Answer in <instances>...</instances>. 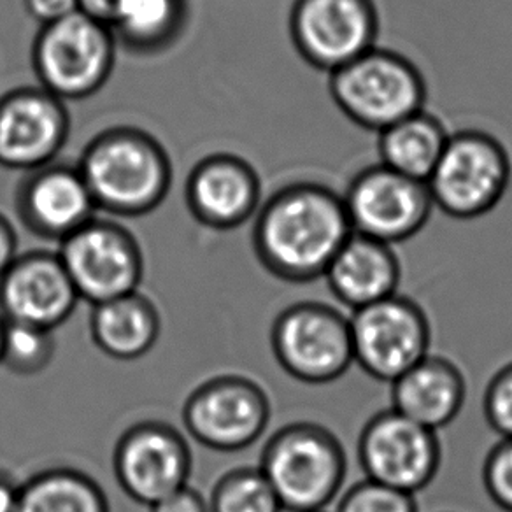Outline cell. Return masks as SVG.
Returning <instances> with one entry per match:
<instances>
[{"label":"cell","instance_id":"1","mask_svg":"<svg viewBox=\"0 0 512 512\" xmlns=\"http://www.w3.org/2000/svg\"><path fill=\"white\" fill-rule=\"evenodd\" d=\"M353 235L341 193L316 181L281 186L258 209L253 251L271 276L304 285L325 278Z\"/></svg>","mask_w":512,"mask_h":512},{"label":"cell","instance_id":"2","mask_svg":"<svg viewBox=\"0 0 512 512\" xmlns=\"http://www.w3.org/2000/svg\"><path fill=\"white\" fill-rule=\"evenodd\" d=\"M78 169L97 211L139 218L164 202L172 185V162L164 144L143 128H106L86 144Z\"/></svg>","mask_w":512,"mask_h":512},{"label":"cell","instance_id":"3","mask_svg":"<svg viewBox=\"0 0 512 512\" xmlns=\"http://www.w3.org/2000/svg\"><path fill=\"white\" fill-rule=\"evenodd\" d=\"M258 469L285 511H325L341 493L348 458L332 430L297 421L279 428L267 441Z\"/></svg>","mask_w":512,"mask_h":512},{"label":"cell","instance_id":"4","mask_svg":"<svg viewBox=\"0 0 512 512\" xmlns=\"http://www.w3.org/2000/svg\"><path fill=\"white\" fill-rule=\"evenodd\" d=\"M328 88L349 121L376 134L420 113L427 102V81L413 60L379 46L330 74Z\"/></svg>","mask_w":512,"mask_h":512},{"label":"cell","instance_id":"5","mask_svg":"<svg viewBox=\"0 0 512 512\" xmlns=\"http://www.w3.org/2000/svg\"><path fill=\"white\" fill-rule=\"evenodd\" d=\"M116 46L111 27L79 11L44 25L32 44L39 86L64 102L92 97L113 74Z\"/></svg>","mask_w":512,"mask_h":512},{"label":"cell","instance_id":"6","mask_svg":"<svg viewBox=\"0 0 512 512\" xmlns=\"http://www.w3.org/2000/svg\"><path fill=\"white\" fill-rule=\"evenodd\" d=\"M511 158L497 137L483 130L449 136L427 186L434 207L455 220H477L504 199Z\"/></svg>","mask_w":512,"mask_h":512},{"label":"cell","instance_id":"7","mask_svg":"<svg viewBox=\"0 0 512 512\" xmlns=\"http://www.w3.org/2000/svg\"><path fill=\"white\" fill-rule=\"evenodd\" d=\"M271 348L288 376L311 386L334 383L355 363L349 316L318 300H300L276 316Z\"/></svg>","mask_w":512,"mask_h":512},{"label":"cell","instance_id":"8","mask_svg":"<svg viewBox=\"0 0 512 512\" xmlns=\"http://www.w3.org/2000/svg\"><path fill=\"white\" fill-rule=\"evenodd\" d=\"M58 256L79 300L99 306L137 292L144 258L136 235L118 221L93 218L60 242Z\"/></svg>","mask_w":512,"mask_h":512},{"label":"cell","instance_id":"9","mask_svg":"<svg viewBox=\"0 0 512 512\" xmlns=\"http://www.w3.org/2000/svg\"><path fill=\"white\" fill-rule=\"evenodd\" d=\"M349 321L356 365L381 383L392 384L430 355V321L409 297L397 293L351 313Z\"/></svg>","mask_w":512,"mask_h":512},{"label":"cell","instance_id":"10","mask_svg":"<svg viewBox=\"0 0 512 512\" xmlns=\"http://www.w3.org/2000/svg\"><path fill=\"white\" fill-rule=\"evenodd\" d=\"M269 395L246 376H216L197 386L183 407L188 434L213 451L253 446L271 423Z\"/></svg>","mask_w":512,"mask_h":512},{"label":"cell","instance_id":"11","mask_svg":"<svg viewBox=\"0 0 512 512\" xmlns=\"http://www.w3.org/2000/svg\"><path fill=\"white\" fill-rule=\"evenodd\" d=\"M342 200L353 234L390 246L420 234L434 211L427 183L402 176L383 164L356 172Z\"/></svg>","mask_w":512,"mask_h":512},{"label":"cell","instance_id":"12","mask_svg":"<svg viewBox=\"0 0 512 512\" xmlns=\"http://www.w3.org/2000/svg\"><path fill=\"white\" fill-rule=\"evenodd\" d=\"M288 27L300 58L334 74L376 48L379 13L374 0H295Z\"/></svg>","mask_w":512,"mask_h":512},{"label":"cell","instance_id":"13","mask_svg":"<svg viewBox=\"0 0 512 512\" xmlns=\"http://www.w3.org/2000/svg\"><path fill=\"white\" fill-rule=\"evenodd\" d=\"M358 460L365 479L416 495L441 469V441L437 432L390 407L365 423L358 437Z\"/></svg>","mask_w":512,"mask_h":512},{"label":"cell","instance_id":"14","mask_svg":"<svg viewBox=\"0 0 512 512\" xmlns=\"http://www.w3.org/2000/svg\"><path fill=\"white\" fill-rule=\"evenodd\" d=\"M113 467L121 490L137 504L151 507L188 486L192 451L176 428L143 421L116 442Z\"/></svg>","mask_w":512,"mask_h":512},{"label":"cell","instance_id":"15","mask_svg":"<svg viewBox=\"0 0 512 512\" xmlns=\"http://www.w3.org/2000/svg\"><path fill=\"white\" fill-rule=\"evenodd\" d=\"M71 128L62 99L43 86H22L0 97V165L29 172L55 162Z\"/></svg>","mask_w":512,"mask_h":512},{"label":"cell","instance_id":"16","mask_svg":"<svg viewBox=\"0 0 512 512\" xmlns=\"http://www.w3.org/2000/svg\"><path fill=\"white\" fill-rule=\"evenodd\" d=\"M16 213L30 234L64 242L97 216L78 165H43L25 172L16 190Z\"/></svg>","mask_w":512,"mask_h":512},{"label":"cell","instance_id":"17","mask_svg":"<svg viewBox=\"0 0 512 512\" xmlns=\"http://www.w3.org/2000/svg\"><path fill=\"white\" fill-rule=\"evenodd\" d=\"M79 295L58 253L18 255L0 278V314L6 321L55 330L71 318Z\"/></svg>","mask_w":512,"mask_h":512},{"label":"cell","instance_id":"18","mask_svg":"<svg viewBox=\"0 0 512 512\" xmlns=\"http://www.w3.org/2000/svg\"><path fill=\"white\" fill-rule=\"evenodd\" d=\"M185 200L200 225L227 232L256 216L262 206V181L248 160L234 153H213L188 174Z\"/></svg>","mask_w":512,"mask_h":512},{"label":"cell","instance_id":"19","mask_svg":"<svg viewBox=\"0 0 512 512\" xmlns=\"http://www.w3.org/2000/svg\"><path fill=\"white\" fill-rule=\"evenodd\" d=\"M402 267L390 244L353 234L325 272L330 293L351 313L397 295Z\"/></svg>","mask_w":512,"mask_h":512},{"label":"cell","instance_id":"20","mask_svg":"<svg viewBox=\"0 0 512 512\" xmlns=\"http://www.w3.org/2000/svg\"><path fill=\"white\" fill-rule=\"evenodd\" d=\"M465 399V376L446 356L430 353L392 383V409L434 432L458 418Z\"/></svg>","mask_w":512,"mask_h":512},{"label":"cell","instance_id":"21","mask_svg":"<svg viewBox=\"0 0 512 512\" xmlns=\"http://www.w3.org/2000/svg\"><path fill=\"white\" fill-rule=\"evenodd\" d=\"M160 327L157 307L139 292L93 306L90 314L93 344L121 362L148 355L157 344Z\"/></svg>","mask_w":512,"mask_h":512},{"label":"cell","instance_id":"22","mask_svg":"<svg viewBox=\"0 0 512 512\" xmlns=\"http://www.w3.org/2000/svg\"><path fill=\"white\" fill-rule=\"evenodd\" d=\"M188 22L190 0H121L111 30L123 50L155 57L178 44Z\"/></svg>","mask_w":512,"mask_h":512},{"label":"cell","instance_id":"23","mask_svg":"<svg viewBox=\"0 0 512 512\" xmlns=\"http://www.w3.org/2000/svg\"><path fill=\"white\" fill-rule=\"evenodd\" d=\"M377 136L379 164L407 178L427 183L451 134L437 116L423 109Z\"/></svg>","mask_w":512,"mask_h":512},{"label":"cell","instance_id":"24","mask_svg":"<svg viewBox=\"0 0 512 512\" xmlns=\"http://www.w3.org/2000/svg\"><path fill=\"white\" fill-rule=\"evenodd\" d=\"M16 512H111L97 481L76 469H46L20 484Z\"/></svg>","mask_w":512,"mask_h":512},{"label":"cell","instance_id":"25","mask_svg":"<svg viewBox=\"0 0 512 512\" xmlns=\"http://www.w3.org/2000/svg\"><path fill=\"white\" fill-rule=\"evenodd\" d=\"M209 512H285L278 495L258 467L227 472L214 484Z\"/></svg>","mask_w":512,"mask_h":512},{"label":"cell","instance_id":"26","mask_svg":"<svg viewBox=\"0 0 512 512\" xmlns=\"http://www.w3.org/2000/svg\"><path fill=\"white\" fill-rule=\"evenodd\" d=\"M55 335L46 328L6 321L2 365L16 376L41 374L55 356Z\"/></svg>","mask_w":512,"mask_h":512},{"label":"cell","instance_id":"27","mask_svg":"<svg viewBox=\"0 0 512 512\" xmlns=\"http://www.w3.org/2000/svg\"><path fill=\"white\" fill-rule=\"evenodd\" d=\"M335 512H420L416 495L363 479L353 484Z\"/></svg>","mask_w":512,"mask_h":512},{"label":"cell","instance_id":"28","mask_svg":"<svg viewBox=\"0 0 512 512\" xmlns=\"http://www.w3.org/2000/svg\"><path fill=\"white\" fill-rule=\"evenodd\" d=\"M483 484L502 511L512 512V439H500L486 455Z\"/></svg>","mask_w":512,"mask_h":512},{"label":"cell","instance_id":"29","mask_svg":"<svg viewBox=\"0 0 512 512\" xmlns=\"http://www.w3.org/2000/svg\"><path fill=\"white\" fill-rule=\"evenodd\" d=\"M484 418L500 439H512V362L495 372L486 386Z\"/></svg>","mask_w":512,"mask_h":512},{"label":"cell","instance_id":"30","mask_svg":"<svg viewBox=\"0 0 512 512\" xmlns=\"http://www.w3.org/2000/svg\"><path fill=\"white\" fill-rule=\"evenodd\" d=\"M27 15L41 27L78 13L76 0H22Z\"/></svg>","mask_w":512,"mask_h":512},{"label":"cell","instance_id":"31","mask_svg":"<svg viewBox=\"0 0 512 512\" xmlns=\"http://www.w3.org/2000/svg\"><path fill=\"white\" fill-rule=\"evenodd\" d=\"M150 512H209V502L199 491L185 486L157 504L151 505Z\"/></svg>","mask_w":512,"mask_h":512},{"label":"cell","instance_id":"32","mask_svg":"<svg viewBox=\"0 0 512 512\" xmlns=\"http://www.w3.org/2000/svg\"><path fill=\"white\" fill-rule=\"evenodd\" d=\"M18 258V237L8 218L0 213V278Z\"/></svg>","mask_w":512,"mask_h":512},{"label":"cell","instance_id":"33","mask_svg":"<svg viewBox=\"0 0 512 512\" xmlns=\"http://www.w3.org/2000/svg\"><path fill=\"white\" fill-rule=\"evenodd\" d=\"M78 11L83 15L90 16L95 22L104 23L111 27L114 16L118 13L121 0H76Z\"/></svg>","mask_w":512,"mask_h":512},{"label":"cell","instance_id":"34","mask_svg":"<svg viewBox=\"0 0 512 512\" xmlns=\"http://www.w3.org/2000/svg\"><path fill=\"white\" fill-rule=\"evenodd\" d=\"M20 500V484L9 476L8 472L0 470V512H16Z\"/></svg>","mask_w":512,"mask_h":512},{"label":"cell","instance_id":"35","mask_svg":"<svg viewBox=\"0 0 512 512\" xmlns=\"http://www.w3.org/2000/svg\"><path fill=\"white\" fill-rule=\"evenodd\" d=\"M4 334H6V320L0 314V365H2V351H4Z\"/></svg>","mask_w":512,"mask_h":512},{"label":"cell","instance_id":"36","mask_svg":"<svg viewBox=\"0 0 512 512\" xmlns=\"http://www.w3.org/2000/svg\"><path fill=\"white\" fill-rule=\"evenodd\" d=\"M316 512H327V511H316Z\"/></svg>","mask_w":512,"mask_h":512}]
</instances>
